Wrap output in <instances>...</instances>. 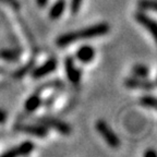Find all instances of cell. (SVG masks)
Returning a JSON list of instances; mask_svg holds the SVG:
<instances>
[{
  "instance_id": "e0dca14e",
  "label": "cell",
  "mask_w": 157,
  "mask_h": 157,
  "mask_svg": "<svg viewBox=\"0 0 157 157\" xmlns=\"http://www.w3.org/2000/svg\"><path fill=\"white\" fill-rule=\"evenodd\" d=\"M82 1H83V0H71L70 9H71V12L73 13V14L78 13V11H80V9H81Z\"/></svg>"
},
{
  "instance_id": "30bf717a",
  "label": "cell",
  "mask_w": 157,
  "mask_h": 157,
  "mask_svg": "<svg viewBox=\"0 0 157 157\" xmlns=\"http://www.w3.org/2000/svg\"><path fill=\"white\" fill-rule=\"evenodd\" d=\"M95 57V50L91 46H82L76 52V58L83 63H88Z\"/></svg>"
},
{
  "instance_id": "4fadbf2b",
  "label": "cell",
  "mask_w": 157,
  "mask_h": 157,
  "mask_svg": "<svg viewBox=\"0 0 157 157\" xmlns=\"http://www.w3.org/2000/svg\"><path fill=\"white\" fill-rule=\"evenodd\" d=\"M0 57L8 61H15L19 58V52L14 49H5L0 52Z\"/></svg>"
},
{
  "instance_id": "7c38bea8",
  "label": "cell",
  "mask_w": 157,
  "mask_h": 157,
  "mask_svg": "<svg viewBox=\"0 0 157 157\" xmlns=\"http://www.w3.org/2000/svg\"><path fill=\"white\" fill-rule=\"evenodd\" d=\"M40 104H42V99H40V97H39L37 94H34V95L29 96L26 101H25L24 107L29 113H32V111L36 110L37 108L40 106Z\"/></svg>"
},
{
  "instance_id": "3957f363",
  "label": "cell",
  "mask_w": 157,
  "mask_h": 157,
  "mask_svg": "<svg viewBox=\"0 0 157 157\" xmlns=\"http://www.w3.org/2000/svg\"><path fill=\"white\" fill-rule=\"evenodd\" d=\"M124 85L128 88L132 90H144V91H152L155 88V83L150 80H145L144 78H129L125 80Z\"/></svg>"
},
{
  "instance_id": "8fae6325",
  "label": "cell",
  "mask_w": 157,
  "mask_h": 157,
  "mask_svg": "<svg viewBox=\"0 0 157 157\" xmlns=\"http://www.w3.org/2000/svg\"><path fill=\"white\" fill-rule=\"evenodd\" d=\"M66 9V1L64 0H57L49 10V17L52 20H58L64 12Z\"/></svg>"
},
{
  "instance_id": "6da1fadb",
  "label": "cell",
  "mask_w": 157,
  "mask_h": 157,
  "mask_svg": "<svg viewBox=\"0 0 157 157\" xmlns=\"http://www.w3.org/2000/svg\"><path fill=\"white\" fill-rule=\"evenodd\" d=\"M109 32V25L107 23H98L91 26L84 27V29L74 31L63 34L59 36L56 40V44L58 47H66L76 40H82V39H90L94 37H99L107 34Z\"/></svg>"
},
{
  "instance_id": "7a4b0ae2",
  "label": "cell",
  "mask_w": 157,
  "mask_h": 157,
  "mask_svg": "<svg viewBox=\"0 0 157 157\" xmlns=\"http://www.w3.org/2000/svg\"><path fill=\"white\" fill-rule=\"evenodd\" d=\"M95 128H96V130H97V132L101 134V136L106 141V143H107L109 146L116 148V147H118L120 145L119 137L117 136V134L111 130L110 128H109V125L104 120H98L95 124Z\"/></svg>"
},
{
  "instance_id": "52a82bcc",
  "label": "cell",
  "mask_w": 157,
  "mask_h": 157,
  "mask_svg": "<svg viewBox=\"0 0 157 157\" xmlns=\"http://www.w3.org/2000/svg\"><path fill=\"white\" fill-rule=\"evenodd\" d=\"M56 68H57V60L55 58H52L49 59V60H47L44 64L35 68L32 72V75L35 78H43V76H46L49 73L54 72L56 70Z\"/></svg>"
},
{
  "instance_id": "d6986e66",
  "label": "cell",
  "mask_w": 157,
  "mask_h": 157,
  "mask_svg": "<svg viewBox=\"0 0 157 157\" xmlns=\"http://www.w3.org/2000/svg\"><path fill=\"white\" fill-rule=\"evenodd\" d=\"M7 119V113H6L5 110H1L0 109V123H3Z\"/></svg>"
},
{
  "instance_id": "ac0fdd59",
  "label": "cell",
  "mask_w": 157,
  "mask_h": 157,
  "mask_svg": "<svg viewBox=\"0 0 157 157\" xmlns=\"http://www.w3.org/2000/svg\"><path fill=\"white\" fill-rule=\"evenodd\" d=\"M0 2L6 3V5H9L10 7H12L13 9H19L20 5L17 0H0Z\"/></svg>"
},
{
  "instance_id": "277c9868",
  "label": "cell",
  "mask_w": 157,
  "mask_h": 157,
  "mask_svg": "<svg viewBox=\"0 0 157 157\" xmlns=\"http://www.w3.org/2000/svg\"><path fill=\"white\" fill-rule=\"evenodd\" d=\"M39 122L43 123L46 127H50L54 128L55 130H57L59 133H61L63 135H69L71 133V128L69 127L66 122L61 120H58L56 118H52V117H44L42 119H39Z\"/></svg>"
},
{
  "instance_id": "44dd1931",
  "label": "cell",
  "mask_w": 157,
  "mask_h": 157,
  "mask_svg": "<svg viewBox=\"0 0 157 157\" xmlns=\"http://www.w3.org/2000/svg\"><path fill=\"white\" fill-rule=\"evenodd\" d=\"M145 156H151V157H155L156 156V152L155 151H147L146 153H145Z\"/></svg>"
},
{
  "instance_id": "ffe728a7",
  "label": "cell",
  "mask_w": 157,
  "mask_h": 157,
  "mask_svg": "<svg viewBox=\"0 0 157 157\" xmlns=\"http://www.w3.org/2000/svg\"><path fill=\"white\" fill-rule=\"evenodd\" d=\"M37 2V6L40 8H44L45 6L47 5V2H48V0H36Z\"/></svg>"
},
{
  "instance_id": "5b68a950",
  "label": "cell",
  "mask_w": 157,
  "mask_h": 157,
  "mask_svg": "<svg viewBox=\"0 0 157 157\" xmlns=\"http://www.w3.org/2000/svg\"><path fill=\"white\" fill-rule=\"evenodd\" d=\"M34 150V144L29 141L23 142L22 144L17 145V146L13 147L11 150L7 151L6 153H3L1 156L2 157H17V156H24L27 155Z\"/></svg>"
},
{
  "instance_id": "8992f818",
  "label": "cell",
  "mask_w": 157,
  "mask_h": 157,
  "mask_svg": "<svg viewBox=\"0 0 157 157\" xmlns=\"http://www.w3.org/2000/svg\"><path fill=\"white\" fill-rule=\"evenodd\" d=\"M135 20H136L137 22L140 23L142 26H144L145 29L151 33V35L154 37L155 40H156V38H157V25H156V22H155L154 20L143 12H137L136 14H135Z\"/></svg>"
},
{
  "instance_id": "9c48e42d",
  "label": "cell",
  "mask_w": 157,
  "mask_h": 157,
  "mask_svg": "<svg viewBox=\"0 0 157 157\" xmlns=\"http://www.w3.org/2000/svg\"><path fill=\"white\" fill-rule=\"evenodd\" d=\"M64 67H66V73L67 76L72 83L78 84L81 80V72L74 64V61L72 58H67L66 62H64Z\"/></svg>"
},
{
  "instance_id": "9a60e30c",
  "label": "cell",
  "mask_w": 157,
  "mask_h": 157,
  "mask_svg": "<svg viewBox=\"0 0 157 157\" xmlns=\"http://www.w3.org/2000/svg\"><path fill=\"white\" fill-rule=\"evenodd\" d=\"M139 7L142 10H151L156 12L157 6L155 0H140L139 1Z\"/></svg>"
},
{
  "instance_id": "2e32d148",
  "label": "cell",
  "mask_w": 157,
  "mask_h": 157,
  "mask_svg": "<svg viewBox=\"0 0 157 157\" xmlns=\"http://www.w3.org/2000/svg\"><path fill=\"white\" fill-rule=\"evenodd\" d=\"M140 103L142 106L144 107H147V108H153L155 109L156 108V98L154 96H143L142 98L140 99Z\"/></svg>"
},
{
  "instance_id": "ba28073f",
  "label": "cell",
  "mask_w": 157,
  "mask_h": 157,
  "mask_svg": "<svg viewBox=\"0 0 157 157\" xmlns=\"http://www.w3.org/2000/svg\"><path fill=\"white\" fill-rule=\"evenodd\" d=\"M20 132L26 133V134L33 135L37 137H44L47 135V129L44 125L39 124H20L17 127Z\"/></svg>"
},
{
  "instance_id": "5bb4252c",
  "label": "cell",
  "mask_w": 157,
  "mask_h": 157,
  "mask_svg": "<svg viewBox=\"0 0 157 157\" xmlns=\"http://www.w3.org/2000/svg\"><path fill=\"white\" fill-rule=\"evenodd\" d=\"M132 71L133 74L135 76H137V78H146L148 75V73H150L148 68L146 66H144V64H136V66L133 67Z\"/></svg>"
}]
</instances>
